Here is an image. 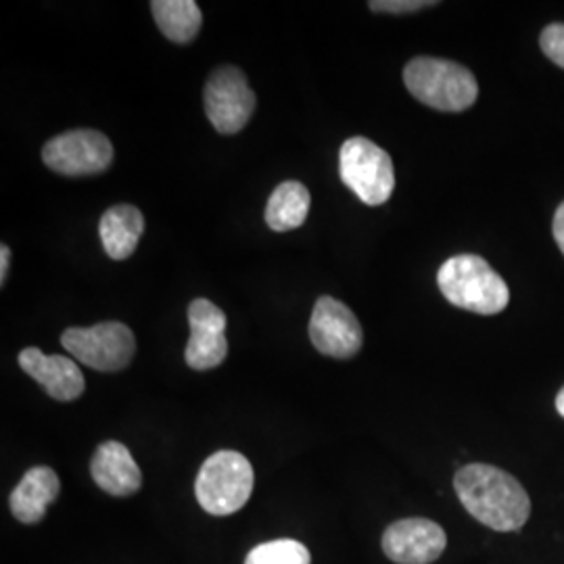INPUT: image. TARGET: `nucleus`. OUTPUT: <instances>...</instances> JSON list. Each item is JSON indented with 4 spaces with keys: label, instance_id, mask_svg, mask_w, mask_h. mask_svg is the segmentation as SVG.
Here are the masks:
<instances>
[{
    "label": "nucleus",
    "instance_id": "obj_20",
    "mask_svg": "<svg viewBox=\"0 0 564 564\" xmlns=\"http://www.w3.org/2000/svg\"><path fill=\"white\" fill-rule=\"evenodd\" d=\"M368 7H370L375 13L405 15V13L423 11L426 7H437V2H426V0H372Z\"/></svg>",
    "mask_w": 564,
    "mask_h": 564
},
{
    "label": "nucleus",
    "instance_id": "obj_8",
    "mask_svg": "<svg viewBox=\"0 0 564 564\" xmlns=\"http://www.w3.org/2000/svg\"><path fill=\"white\" fill-rule=\"evenodd\" d=\"M42 162L61 176H97L113 163V144L99 130H69L44 144Z\"/></svg>",
    "mask_w": 564,
    "mask_h": 564
},
{
    "label": "nucleus",
    "instance_id": "obj_19",
    "mask_svg": "<svg viewBox=\"0 0 564 564\" xmlns=\"http://www.w3.org/2000/svg\"><path fill=\"white\" fill-rule=\"evenodd\" d=\"M542 51L547 59L554 61L564 69V23H552L542 32Z\"/></svg>",
    "mask_w": 564,
    "mask_h": 564
},
{
    "label": "nucleus",
    "instance_id": "obj_23",
    "mask_svg": "<svg viewBox=\"0 0 564 564\" xmlns=\"http://www.w3.org/2000/svg\"><path fill=\"white\" fill-rule=\"evenodd\" d=\"M556 410H558V414L564 419V387L561 389L558 398H556Z\"/></svg>",
    "mask_w": 564,
    "mask_h": 564
},
{
    "label": "nucleus",
    "instance_id": "obj_11",
    "mask_svg": "<svg viewBox=\"0 0 564 564\" xmlns=\"http://www.w3.org/2000/svg\"><path fill=\"white\" fill-rule=\"evenodd\" d=\"M444 529L429 519H403L387 527L383 552L398 564H429L445 552Z\"/></svg>",
    "mask_w": 564,
    "mask_h": 564
},
{
    "label": "nucleus",
    "instance_id": "obj_1",
    "mask_svg": "<svg viewBox=\"0 0 564 564\" xmlns=\"http://www.w3.org/2000/svg\"><path fill=\"white\" fill-rule=\"evenodd\" d=\"M454 487L470 517L494 531H519L531 517L529 494L502 468L466 464L456 473Z\"/></svg>",
    "mask_w": 564,
    "mask_h": 564
},
{
    "label": "nucleus",
    "instance_id": "obj_5",
    "mask_svg": "<svg viewBox=\"0 0 564 564\" xmlns=\"http://www.w3.org/2000/svg\"><path fill=\"white\" fill-rule=\"evenodd\" d=\"M339 174L343 184L370 207L389 202L395 188V170L389 153L364 137L343 142Z\"/></svg>",
    "mask_w": 564,
    "mask_h": 564
},
{
    "label": "nucleus",
    "instance_id": "obj_10",
    "mask_svg": "<svg viewBox=\"0 0 564 564\" xmlns=\"http://www.w3.org/2000/svg\"><path fill=\"white\" fill-rule=\"evenodd\" d=\"M191 339L186 343L184 358L193 370H212L226 360V314L209 300H195L188 305Z\"/></svg>",
    "mask_w": 564,
    "mask_h": 564
},
{
    "label": "nucleus",
    "instance_id": "obj_16",
    "mask_svg": "<svg viewBox=\"0 0 564 564\" xmlns=\"http://www.w3.org/2000/svg\"><path fill=\"white\" fill-rule=\"evenodd\" d=\"M312 197L305 184L286 181L274 188L265 205V224L274 232H289L300 228L310 214Z\"/></svg>",
    "mask_w": 564,
    "mask_h": 564
},
{
    "label": "nucleus",
    "instance_id": "obj_6",
    "mask_svg": "<svg viewBox=\"0 0 564 564\" xmlns=\"http://www.w3.org/2000/svg\"><path fill=\"white\" fill-rule=\"evenodd\" d=\"M61 343L78 362L99 372L128 368L137 351L134 333L121 323H101L88 328L74 326L61 335Z\"/></svg>",
    "mask_w": 564,
    "mask_h": 564
},
{
    "label": "nucleus",
    "instance_id": "obj_17",
    "mask_svg": "<svg viewBox=\"0 0 564 564\" xmlns=\"http://www.w3.org/2000/svg\"><path fill=\"white\" fill-rule=\"evenodd\" d=\"M151 11L167 41L188 44L202 30L203 15L195 0H153Z\"/></svg>",
    "mask_w": 564,
    "mask_h": 564
},
{
    "label": "nucleus",
    "instance_id": "obj_14",
    "mask_svg": "<svg viewBox=\"0 0 564 564\" xmlns=\"http://www.w3.org/2000/svg\"><path fill=\"white\" fill-rule=\"evenodd\" d=\"M59 491L57 473L48 466H34L23 475L20 485L9 498L11 512L21 523H39L44 519L48 505L59 498Z\"/></svg>",
    "mask_w": 564,
    "mask_h": 564
},
{
    "label": "nucleus",
    "instance_id": "obj_21",
    "mask_svg": "<svg viewBox=\"0 0 564 564\" xmlns=\"http://www.w3.org/2000/svg\"><path fill=\"white\" fill-rule=\"evenodd\" d=\"M552 232H554V239L558 249L564 253V203L556 209V216H554V224H552Z\"/></svg>",
    "mask_w": 564,
    "mask_h": 564
},
{
    "label": "nucleus",
    "instance_id": "obj_7",
    "mask_svg": "<svg viewBox=\"0 0 564 564\" xmlns=\"http://www.w3.org/2000/svg\"><path fill=\"white\" fill-rule=\"evenodd\" d=\"M205 116L220 134H237L256 111V93L247 76L232 65L214 69L203 93Z\"/></svg>",
    "mask_w": 564,
    "mask_h": 564
},
{
    "label": "nucleus",
    "instance_id": "obj_12",
    "mask_svg": "<svg viewBox=\"0 0 564 564\" xmlns=\"http://www.w3.org/2000/svg\"><path fill=\"white\" fill-rule=\"evenodd\" d=\"M20 366L57 402H74L84 393L80 366L65 356H46L39 347H28L20 354Z\"/></svg>",
    "mask_w": 564,
    "mask_h": 564
},
{
    "label": "nucleus",
    "instance_id": "obj_13",
    "mask_svg": "<svg viewBox=\"0 0 564 564\" xmlns=\"http://www.w3.org/2000/svg\"><path fill=\"white\" fill-rule=\"evenodd\" d=\"M90 475L95 484L116 498H128L141 489L142 473L130 449L120 442H105L97 447Z\"/></svg>",
    "mask_w": 564,
    "mask_h": 564
},
{
    "label": "nucleus",
    "instance_id": "obj_18",
    "mask_svg": "<svg viewBox=\"0 0 564 564\" xmlns=\"http://www.w3.org/2000/svg\"><path fill=\"white\" fill-rule=\"evenodd\" d=\"M245 564H312L310 550L295 540H274L256 545Z\"/></svg>",
    "mask_w": 564,
    "mask_h": 564
},
{
    "label": "nucleus",
    "instance_id": "obj_2",
    "mask_svg": "<svg viewBox=\"0 0 564 564\" xmlns=\"http://www.w3.org/2000/svg\"><path fill=\"white\" fill-rule=\"evenodd\" d=\"M437 284L452 305L484 316L500 314L510 302L505 279L479 256L449 258L440 268Z\"/></svg>",
    "mask_w": 564,
    "mask_h": 564
},
{
    "label": "nucleus",
    "instance_id": "obj_22",
    "mask_svg": "<svg viewBox=\"0 0 564 564\" xmlns=\"http://www.w3.org/2000/svg\"><path fill=\"white\" fill-rule=\"evenodd\" d=\"M9 263H11V249H9L7 245H2V247H0V284L7 282Z\"/></svg>",
    "mask_w": 564,
    "mask_h": 564
},
{
    "label": "nucleus",
    "instance_id": "obj_15",
    "mask_svg": "<svg viewBox=\"0 0 564 564\" xmlns=\"http://www.w3.org/2000/svg\"><path fill=\"white\" fill-rule=\"evenodd\" d=\"M102 249L105 253L121 262L128 260L144 235V216L134 205H113L102 214L99 223Z\"/></svg>",
    "mask_w": 564,
    "mask_h": 564
},
{
    "label": "nucleus",
    "instance_id": "obj_3",
    "mask_svg": "<svg viewBox=\"0 0 564 564\" xmlns=\"http://www.w3.org/2000/svg\"><path fill=\"white\" fill-rule=\"evenodd\" d=\"M403 82L414 99L437 111L460 113L479 97L475 76L456 61L416 57L405 65Z\"/></svg>",
    "mask_w": 564,
    "mask_h": 564
},
{
    "label": "nucleus",
    "instance_id": "obj_4",
    "mask_svg": "<svg viewBox=\"0 0 564 564\" xmlns=\"http://www.w3.org/2000/svg\"><path fill=\"white\" fill-rule=\"evenodd\" d=\"M256 484L251 463L232 449H223L203 463L195 481V496L205 512L228 517L249 502Z\"/></svg>",
    "mask_w": 564,
    "mask_h": 564
},
{
    "label": "nucleus",
    "instance_id": "obj_9",
    "mask_svg": "<svg viewBox=\"0 0 564 564\" xmlns=\"http://www.w3.org/2000/svg\"><path fill=\"white\" fill-rule=\"evenodd\" d=\"M310 339L328 358L349 360L362 349L364 333L360 321L345 303L323 295L312 312Z\"/></svg>",
    "mask_w": 564,
    "mask_h": 564
}]
</instances>
